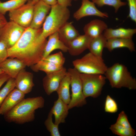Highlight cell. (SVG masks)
Masks as SVG:
<instances>
[{
  "label": "cell",
  "mask_w": 136,
  "mask_h": 136,
  "mask_svg": "<svg viewBox=\"0 0 136 136\" xmlns=\"http://www.w3.org/2000/svg\"><path fill=\"white\" fill-rule=\"evenodd\" d=\"M42 28H26L16 44L8 49V57L16 58L31 66L41 60L47 42L41 38Z\"/></svg>",
  "instance_id": "1"
},
{
  "label": "cell",
  "mask_w": 136,
  "mask_h": 136,
  "mask_svg": "<svg viewBox=\"0 0 136 136\" xmlns=\"http://www.w3.org/2000/svg\"><path fill=\"white\" fill-rule=\"evenodd\" d=\"M45 100L42 96L24 98L4 115L6 122L23 124L34 121L36 110L44 107Z\"/></svg>",
  "instance_id": "2"
},
{
  "label": "cell",
  "mask_w": 136,
  "mask_h": 136,
  "mask_svg": "<svg viewBox=\"0 0 136 136\" xmlns=\"http://www.w3.org/2000/svg\"><path fill=\"white\" fill-rule=\"evenodd\" d=\"M70 15L67 7L58 3L51 6L49 14L43 24L40 37L45 39L50 35L58 31L67 22Z\"/></svg>",
  "instance_id": "3"
},
{
  "label": "cell",
  "mask_w": 136,
  "mask_h": 136,
  "mask_svg": "<svg viewBox=\"0 0 136 136\" xmlns=\"http://www.w3.org/2000/svg\"><path fill=\"white\" fill-rule=\"evenodd\" d=\"M113 88L124 87L130 90L136 89V80L133 78L127 67L124 65L116 63L108 67L104 74Z\"/></svg>",
  "instance_id": "4"
},
{
  "label": "cell",
  "mask_w": 136,
  "mask_h": 136,
  "mask_svg": "<svg viewBox=\"0 0 136 136\" xmlns=\"http://www.w3.org/2000/svg\"><path fill=\"white\" fill-rule=\"evenodd\" d=\"M72 62L74 68L80 73L103 75L108 68L102 57L90 52Z\"/></svg>",
  "instance_id": "5"
},
{
  "label": "cell",
  "mask_w": 136,
  "mask_h": 136,
  "mask_svg": "<svg viewBox=\"0 0 136 136\" xmlns=\"http://www.w3.org/2000/svg\"><path fill=\"white\" fill-rule=\"evenodd\" d=\"M83 92L86 98H96L101 94L106 78L103 74L80 73Z\"/></svg>",
  "instance_id": "6"
},
{
  "label": "cell",
  "mask_w": 136,
  "mask_h": 136,
  "mask_svg": "<svg viewBox=\"0 0 136 136\" xmlns=\"http://www.w3.org/2000/svg\"><path fill=\"white\" fill-rule=\"evenodd\" d=\"M67 71L71 76L72 91L71 100L68 105L69 109L82 107L87 102L83 92L80 73L74 67L69 68Z\"/></svg>",
  "instance_id": "7"
},
{
  "label": "cell",
  "mask_w": 136,
  "mask_h": 136,
  "mask_svg": "<svg viewBox=\"0 0 136 136\" xmlns=\"http://www.w3.org/2000/svg\"><path fill=\"white\" fill-rule=\"evenodd\" d=\"M35 4L33 0H28L26 3L9 12L10 20L25 28L29 27L32 19Z\"/></svg>",
  "instance_id": "8"
},
{
  "label": "cell",
  "mask_w": 136,
  "mask_h": 136,
  "mask_svg": "<svg viewBox=\"0 0 136 136\" xmlns=\"http://www.w3.org/2000/svg\"><path fill=\"white\" fill-rule=\"evenodd\" d=\"M26 28L13 21L7 22L0 29V41L9 49L16 44Z\"/></svg>",
  "instance_id": "9"
},
{
  "label": "cell",
  "mask_w": 136,
  "mask_h": 136,
  "mask_svg": "<svg viewBox=\"0 0 136 136\" xmlns=\"http://www.w3.org/2000/svg\"><path fill=\"white\" fill-rule=\"evenodd\" d=\"M67 72L66 69L63 67L59 70L46 74L43 82L44 89L47 95H50L53 92L57 91Z\"/></svg>",
  "instance_id": "10"
},
{
  "label": "cell",
  "mask_w": 136,
  "mask_h": 136,
  "mask_svg": "<svg viewBox=\"0 0 136 136\" xmlns=\"http://www.w3.org/2000/svg\"><path fill=\"white\" fill-rule=\"evenodd\" d=\"M51 6L40 0L34 6L32 20L29 27L34 29L41 28L47 15L50 12Z\"/></svg>",
  "instance_id": "11"
},
{
  "label": "cell",
  "mask_w": 136,
  "mask_h": 136,
  "mask_svg": "<svg viewBox=\"0 0 136 136\" xmlns=\"http://www.w3.org/2000/svg\"><path fill=\"white\" fill-rule=\"evenodd\" d=\"M81 5L74 14L73 17L77 20L87 16H96L102 18L109 17L107 13L102 12L96 7L95 4L89 0H82Z\"/></svg>",
  "instance_id": "12"
},
{
  "label": "cell",
  "mask_w": 136,
  "mask_h": 136,
  "mask_svg": "<svg viewBox=\"0 0 136 136\" xmlns=\"http://www.w3.org/2000/svg\"><path fill=\"white\" fill-rule=\"evenodd\" d=\"M33 74L21 70L15 78V88L25 95L30 93L34 86Z\"/></svg>",
  "instance_id": "13"
},
{
  "label": "cell",
  "mask_w": 136,
  "mask_h": 136,
  "mask_svg": "<svg viewBox=\"0 0 136 136\" xmlns=\"http://www.w3.org/2000/svg\"><path fill=\"white\" fill-rule=\"evenodd\" d=\"M9 58L0 63V68L10 78L15 79L19 72L26 66L17 58Z\"/></svg>",
  "instance_id": "14"
},
{
  "label": "cell",
  "mask_w": 136,
  "mask_h": 136,
  "mask_svg": "<svg viewBox=\"0 0 136 136\" xmlns=\"http://www.w3.org/2000/svg\"><path fill=\"white\" fill-rule=\"evenodd\" d=\"M92 39L85 34L80 35L68 44L67 45L68 48V51L72 56L80 55L88 49Z\"/></svg>",
  "instance_id": "15"
},
{
  "label": "cell",
  "mask_w": 136,
  "mask_h": 136,
  "mask_svg": "<svg viewBox=\"0 0 136 136\" xmlns=\"http://www.w3.org/2000/svg\"><path fill=\"white\" fill-rule=\"evenodd\" d=\"M25 94L16 88L8 95L0 107V116L8 112L24 98Z\"/></svg>",
  "instance_id": "16"
},
{
  "label": "cell",
  "mask_w": 136,
  "mask_h": 136,
  "mask_svg": "<svg viewBox=\"0 0 136 136\" xmlns=\"http://www.w3.org/2000/svg\"><path fill=\"white\" fill-rule=\"evenodd\" d=\"M67 104L59 98L55 101L50 112L55 118L54 123L57 125L64 123L69 113Z\"/></svg>",
  "instance_id": "17"
},
{
  "label": "cell",
  "mask_w": 136,
  "mask_h": 136,
  "mask_svg": "<svg viewBox=\"0 0 136 136\" xmlns=\"http://www.w3.org/2000/svg\"><path fill=\"white\" fill-rule=\"evenodd\" d=\"M57 49L64 52H68V49L67 46L60 40L57 31L49 36L44 50L42 59L50 54L53 51Z\"/></svg>",
  "instance_id": "18"
},
{
  "label": "cell",
  "mask_w": 136,
  "mask_h": 136,
  "mask_svg": "<svg viewBox=\"0 0 136 136\" xmlns=\"http://www.w3.org/2000/svg\"><path fill=\"white\" fill-rule=\"evenodd\" d=\"M107 28L108 25L105 22L96 19L86 24L84 27L83 30L85 34L93 38L103 34Z\"/></svg>",
  "instance_id": "19"
},
{
  "label": "cell",
  "mask_w": 136,
  "mask_h": 136,
  "mask_svg": "<svg viewBox=\"0 0 136 136\" xmlns=\"http://www.w3.org/2000/svg\"><path fill=\"white\" fill-rule=\"evenodd\" d=\"M60 40L66 46L70 42L80 35L72 22H67L57 31Z\"/></svg>",
  "instance_id": "20"
},
{
  "label": "cell",
  "mask_w": 136,
  "mask_h": 136,
  "mask_svg": "<svg viewBox=\"0 0 136 136\" xmlns=\"http://www.w3.org/2000/svg\"><path fill=\"white\" fill-rule=\"evenodd\" d=\"M110 52L114 49L120 48H127L131 52L135 51L134 44L132 39L122 38H114L107 40L105 46Z\"/></svg>",
  "instance_id": "21"
},
{
  "label": "cell",
  "mask_w": 136,
  "mask_h": 136,
  "mask_svg": "<svg viewBox=\"0 0 136 136\" xmlns=\"http://www.w3.org/2000/svg\"><path fill=\"white\" fill-rule=\"evenodd\" d=\"M136 33L135 28L120 27L116 29L107 28L103 34L107 40L114 38L132 39Z\"/></svg>",
  "instance_id": "22"
},
{
  "label": "cell",
  "mask_w": 136,
  "mask_h": 136,
  "mask_svg": "<svg viewBox=\"0 0 136 136\" xmlns=\"http://www.w3.org/2000/svg\"><path fill=\"white\" fill-rule=\"evenodd\" d=\"M71 81V76L67 71L66 74L61 81L56 91L58 98L68 105L71 99L70 92Z\"/></svg>",
  "instance_id": "23"
},
{
  "label": "cell",
  "mask_w": 136,
  "mask_h": 136,
  "mask_svg": "<svg viewBox=\"0 0 136 136\" xmlns=\"http://www.w3.org/2000/svg\"><path fill=\"white\" fill-rule=\"evenodd\" d=\"M107 40L103 34L92 38L88 49L90 52L96 56L102 57L103 49L105 47Z\"/></svg>",
  "instance_id": "24"
},
{
  "label": "cell",
  "mask_w": 136,
  "mask_h": 136,
  "mask_svg": "<svg viewBox=\"0 0 136 136\" xmlns=\"http://www.w3.org/2000/svg\"><path fill=\"white\" fill-rule=\"evenodd\" d=\"M31 67L32 70L35 72L41 71L46 74L60 70L63 66H58L49 61L41 59Z\"/></svg>",
  "instance_id": "25"
},
{
  "label": "cell",
  "mask_w": 136,
  "mask_h": 136,
  "mask_svg": "<svg viewBox=\"0 0 136 136\" xmlns=\"http://www.w3.org/2000/svg\"><path fill=\"white\" fill-rule=\"evenodd\" d=\"M28 0H9L5 2L0 1V13H6L14 10L24 4Z\"/></svg>",
  "instance_id": "26"
},
{
  "label": "cell",
  "mask_w": 136,
  "mask_h": 136,
  "mask_svg": "<svg viewBox=\"0 0 136 136\" xmlns=\"http://www.w3.org/2000/svg\"><path fill=\"white\" fill-rule=\"evenodd\" d=\"M92 1L99 7H102L105 5H108L113 7L115 12L117 13L121 7L125 6L127 4L126 2L121 0H92Z\"/></svg>",
  "instance_id": "27"
},
{
  "label": "cell",
  "mask_w": 136,
  "mask_h": 136,
  "mask_svg": "<svg viewBox=\"0 0 136 136\" xmlns=\"http://www.w3.org/2000/svg\"><path fill=\"white\" fill-rule=\"evenodd\" d=\"M110 129L113 133L120 136H134L135 134L133 128H127L116 123L111 125Z\"/></svg>",
  "instance_id": "28"
},
{
  "label": "cell",
  "mask_w": 136,
  "mask_h": 136,
  "mask_svg": "<svg viewBox=\"0 0 136 136\" xmlns=\"http://www.w3.org/2000/svg\"><path fill=\"white\" fill-rule=\"evenodd\" d=\"M15 88V79L10 78L0 90V107L9 93Z\"/></svg>",
  "instance_id": "29"
},
{
  "label": "cell",
  "mask_w": 136,
  "mask_h": 136,
  "mask_svg": "<svg viewBox=\"0 0 136 136\" xmlns=\"http://www.w3.org/2000/svg\"><path fill=\"white\" fill-rule=\"evenodd\" d=\"M52 114L50 111L47 117L44 122V125L51 136H60L58 125L54 123L52 120Z\"/></svg>",
  "instance_id": "30"
},
{
  "label": "cell",
  "mask_w": 136,
  "mask_h": 136,
  "mask_svg": "<svg viewBox=\"0 0 136 136\" xmlns=\"http://www.w3.org/2000/svg\"><path fill=\"white\" fill-rule=\"evenodd\" d=\"M50 62L56 65L63 66L65 59L62 53L59 51L55 53L49 54L42 59Z\"/></svg>",
  "instance_id": "31"
},
{
  "label": "cell",
  "mask_w": 136,
  "mask_h": 136,
  "mask_svg": "<svg viewBox=\"0 0 136 136\" xmlns=\"http://www.w3.org/2000/svg\"><path fill=\"white\" fill-rule=\"evenodd\" d=\"M118 106L115 100L108 95L106 96L105 104L104 109L106 112L115 113L118 110Z\"/></svg>",
  "instance_id": "32"
},
{
  "label": "cell",
  "mask_w": 136,
  "mask_h": 136,
  "mask_svg": "<svg viewBox=\"0 0 136 136\" xmlns=\"http://www.w3.org/2000/svg\"><path fill=\"white\" fill-rule=\"evenodd\" d=\"M116 123L127 128L133 129L129 122L127 115L123 111L119 114Z\"/></svg>",
  "instance_id": "33"
},
{
  "label": "cell",
  "mask_w": 136,
  "mask_h": 136,
  "mask_svg": "<svg viewBox=\"0 0 136 136\" xmlns=\"http://www.w3.org/2000/svg\"><path fill=\"white\" fill-rule=\"evenodd\" d=\"M129 9L128 17L136 22V0H127Z\"/></svg>",
  "instance_id": "34"
},
{
  "label": "cell",
  "mask_w": 136,
  "mask_h": 136,
  "mask_svg": "<svg viewBox=\"0 0 136 136\" xmlns=\"http://www.w3.org/2000/svg\"><path fill=\"white\" fill-rule=\"evenodd\" d=\"M8 48L5 44L0 41V63L8 58Z\"/></svg>",
  "instance_id": "35"
},
{
  "label": "cell",
  "mask_w": 136,
  "mask_h": 136,
  "mask_svg": "<svg viewBox=\"0 0 136 136\" xmlns=\"http://www.w3.org/2000/svg\"><path fill=\"white\" fill-rule=\"evenodd\" d=\"M10 78L8 75L4 73L0 75V88L3 84Z\"/></svg>",
  "instance_id": "36"
},
{
  "label": "cell",
  "mask_w": 136,
  "mask_h": 136,
  "mask_svg": "<svg viewBox=\"0 0 136 136\" xmlns=\"http://www.w3.org/2000/svg\"><path fill=\"white\" fill-rule=\"evenodd\" d=\"M72 0H57V3L63 6L68 7L72 5Z\"/></svg>",
  "instance_id": "37"
},
{
  "label": "cell",
  "mask_w": 136,
  "mask_h": 136,
  "mask_svg": "<svg viewBox=\"0 0 136 136\" xmlns=\"http://www.w3.org/2000/svg\"><path fill=\"white\" fill-rule=\"evenodd\" d=\"M4 15L0 13V29L7 22Z\"/></svg>",
  "instance_id": "38"
},
{
  "label": "cell",
  "mask_w": 136,
  "mask_h": 136,
  "mask_svg": "<svg viewBox=\"0 0 136 136\" xmlns=\"http://www.w3.org/2000/svg\"><path fill=\"white\" fill-rule=\"evenodd\" d=\"M46 4L51 6L57 3V0H41Z\"/></svg>",
  "instance_id": "39"
},
{
  "label": "cell",
  "mask_w": 136,
  "mask_h": 136,
  "mask_svg": "<svg viewBox=\"0 0 136 136\" xmlns=\"http://www.w3.org/2000/svg\"><path fill=\"white\" fill-rule=\"evenodd\" d=\"M40 0H33V3L35 4Z\"/></svg>",
  "instance_id": "40"
},
{
  "label": "cell",
  "mask_w": 136,
  "mask_h": 136,
  "mask_svg": "<svg viewBox=\"0 0 136 136\" xmlns=\"http://www.w3.org/2000/svg\"><path fill=\"white\" fill-rule=\"evenodd\" d=\"M4 73V72L0 68V75Z\"/></svg>",
  "instance_id": "41"
},
{
  "label": "cell",
  "mask_w": 136,
  "mask_h": 136,
  "mask_svg": "<svg viewBox=\"0 0 136 136\" xmlns=\"http://www.w3.org/2000/svg\"><path fill=\"white\" fill-rule=\"evenodd\" d=\"M74 0L75 1H77L78 0Z\"/></svg>",
  "instance_id": "42"
}]
</instances>
